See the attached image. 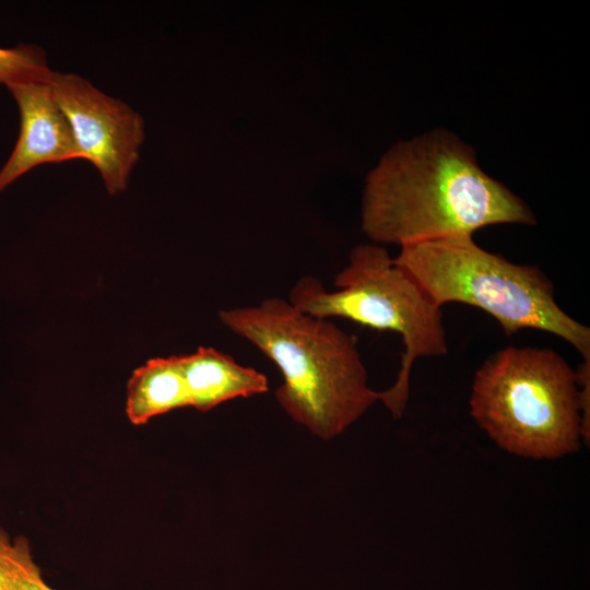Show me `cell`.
Listing matches in <instances>:
<instances>
[{
  "label": "cell",
  "instance_id": "obj_1",
  "mask_svg": "<svg viewBox=\"0 0 590 590\" xmlns=\"http://www.w3.org/2000/svg\"><path fill=\"white\" fill-rule=\"evenodd\" d=\"M497 224L534 225L535 217L447 131L398 143L366 178L362 229L374 241L402 247Z\"/></svg>",
  "mask_w": 590,
  "mask_h": 590
},
{
  "label": "cell",
  "instance_id": "obj_2",
  "mask_svg": "<svg viewBox=\"0 0 590 590\" xmlns=\"http://www.w3.org/2000/svg\"><path fill=\"white\" fill-rule=\"evenodd\" d=\"M219 318L279 367L283 384L276 401L316 436H339L378 401L357 339L330 319L304 314L280 297L222 310Z\"/></svg>",
  "mask_w": 590,
  "mask_h": 590
},
{
  "label": "cell",
  "instance_id": "obj_3",
  "mask_svg": "<svg viewBox=\"0 0 590 590\" xmlns=\"http://www.w3.org/2000/svg\"><path fill=\"white\" fill-rule=\"evenodd\" d=\"M469 404L479 427L509 453L550 460L589 445L577 371L551 349L510 345L488 356Z\"/></svg>",
  "mask_w": 590,
  "mask_h": 590
},
{
  "label": "cell",
  "instance_id": "obj_4",
  "mask_svg": "<svg viewBox=\"0 0 590 590\" xmlns=\"http://www.w3.org/2000/svg\"><path fill=\"white\" fill-rule=\"evenodd\" d=\"M393 259L437 306L477 307L506 335L523 329L545 331L590 359V329L558 306L553 283L538 267L512 263L464 235L402 246Z\"/></svg>",
  "mask_w": 590,
  "mask_h": 590
},
{
  "label": "cell",
  "instance_id": "obj_5",
  "mask_svg": "<svg viewBox=\"0 0 590 590\" xmlns=\"http://www.w3.org/2000/svg\"><path fill=\"white\" fill-rule=\"evenodd\" d=\"M334 285L337 291H327L318 279L303 276L291 288L287 300L314 317L345 318L401 337L404 351L397 379L387 390L378 391V401L393 418H400L409 400L414 362L448 353L441 307L377 245L353 248Z\"/></svg>",
  "mask_w": 590,
  "mask_h": 590
},
{
  "label": "cell",
  "instance_id": "obj_6",
  "mask_svg": "<svg viewBox=\"0 0 590 590\" xmlns=\"http://www.w3.org/2000/svg\"><path fill=\"white\" fill-rule=\"evenodd\" d=\"M49 81L81 158L95 166L110 194L126 190L145 138L142 116L78 74L52 71Z\"/></svg>",
  "mask_w": 590,
  "mask_h": 590
},
{
  "label": "cell",
  "instance_id": "obj_7",
  "mask_svg": "<svg viewBox=\"0 0 590 590\" xmlns=\"http://www.w3.org/2000/svg\"><path fill=\"white\" fill-rule=\"evenodd\" d=\"M50 73L5 86L19 108L20 132L0 168V191L38 165L81 158L69 120L49 81Z\"/></svg>",
  "mask_w": 590,
  "mask_h": 590
},
{
  "label": "cell",
  "instance_id": "obj_8",
  "mask_svg": "<svg viewBox=\"0 0 590 590\" xmlns=\"http://www.w3.org/2000/svg\"><path fill=\"white\" fill-rule=\"evenodd\" d=\"M180 361L189 406L199 411L268 391V379L263 374L238 364L213 347L200 346L192 354L181 355Z\"/></svg>",
  "mask_w": 590,
  "mask_h": 590
},
{
  "label": "cell",
  "instance_id": "obj_9",
  "mask_svg": "<svg viewBox=\"0 0 590 590\" xmlns=\"http://www.w3.org/2000/svg\"><path fill=\"white\" fill-rule=\"evenodd\" d=\"M189 406L180 356L158 357L135 369L127 385L126 413L134 425Z\"/></svg>",
  "mask_w": 590,
  "mask_h": 590
},
{
  "label": "cell",
  "instance_id": "obj_10",
  "mask_svg": "<svg viewBox=\"0 0 590 590\" xmlns=\"http://www.w3.org/2000/svg\"><path fill=\"white\" fill-rule=\"evenodd\" d=\"M0 590H55L44 580L28 540L22 535L11 540L1 528Z\"/></svg>",
  "mask_w": 590,
  "mask_h": 590
},
{
  "label": "cell",
  "instance_id": "obj_11",
  "mask_svg": "<svg viewBox=\"0 0 590 590\" xmlns=\"http://www.w3.org/2000/svg\"><path fill=\"white\" fill-rule=\"evenodd\" d=\"M48 67L45 51L32 44H20L11 48L0 47V84L47 76Z\"/></svg>",
  "mask_w": 590,
  "mask_h": 590
}]
</instances>
